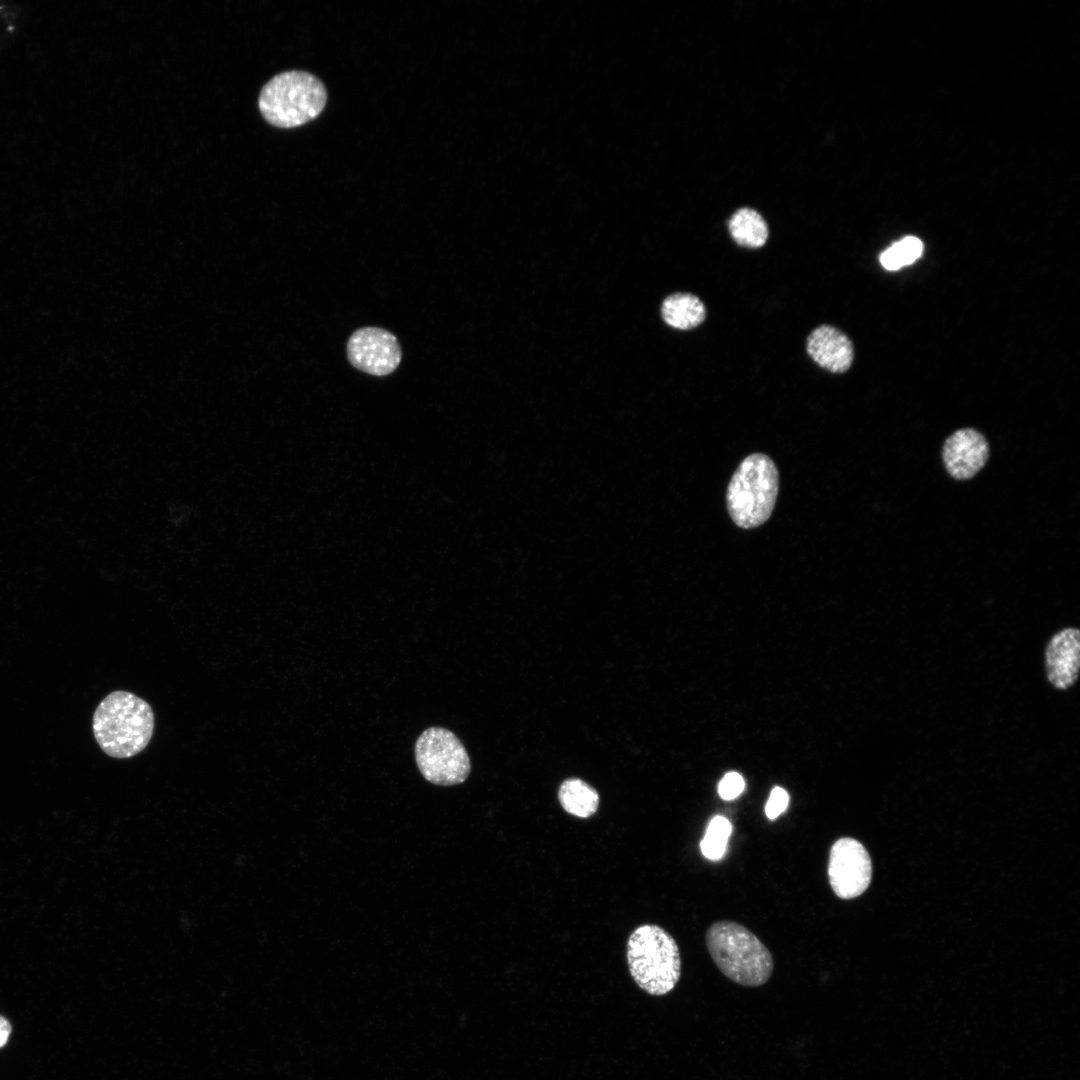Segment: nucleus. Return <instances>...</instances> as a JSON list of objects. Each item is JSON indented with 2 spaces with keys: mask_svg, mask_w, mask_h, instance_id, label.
<instances>
[{
  "mask_svg": "<svg viewBox=\"0 0 1080 1080\" xmlns=\"http://www.w3.org/2000/svg\"><path fill=\"white\" fill-rule=\"evenodd\" d=\"M558 799L567 813L579 818H589L594 815L600 801L598 792L579 778L563 781L558 791Z\"/></svg>",
  "mask_w": 1080,
  "mask_h": 1080,
  "instance_id": "13",
  "label": "nucleus"
},
{
  "mask_svg": "<svg viewBox=\"0 0 1080 1080\" xmlns=\"http://www.w3.org/2000/svg\"><path fill=\"white\" fill-rule=\"evenodd\" d=\"M1045 670L1049 683L1057 690L1071 688L1080 667V631L1066 627L1056 632L1045 648Z\"/></svg>",
  "mask_w": 1080,
  "mask_h": 1080,
  "instance_id": "10",
  "label": "nucleus"
},
{
  "mask_svg": "<svg viewBox=\"0 0 1080 1080\" xmlns=\"http://www.w3.org/2000/svg\"><path fill=\"white\" fill-rule=\"evenodd\" d=\"M663 320L671 327L688 330L699 326L706 318L704 303L690 293H674L661 306Z\"/></svg>",
  "mask_w": 1080,
  "mask_h": 1080,
  "instance_id": "12",
  "label": "nucleus"
},
{
  "mask_svg": "<svg viewBox=\"0 0 1080 1080\" xmlns=\"http://www.w3.org/2000/svg\"><path fill=\"white\" fill-rule=\"evenodd\" d=\"M350 364L359 371L373 376H386L399 366L402 350L396 336L380 327H362L355 330L346 346Z\"/></svg>",
  "mask_w": 1080,
  "mask_h": 1080,
  "instance_id": "8",
  "label": "nucleus"
},
{
  "mask_svg": "<svg viewBox=\"0 0 1080 1080\" xmlns=\"http://www.w3.org/2000/svg\"><path fill=\"white\" fill-rule=\"evenodd\" d=\"M626 954L632 978L648 994L663 996L677 985L681 976L679 947L662 927H637L628 938Z\"/></svg>",
  "mask_w": 1080,
  "mask_h": 1080,
  "instance_id": "5",
  "label": "nucleus"
},
{
  "mask_svg": "<svg viewBox=\"0 0 1080 1080\" xmlns=\"http://www.w3.org/2000/svg\"><path fill=\"white\" fill-rule=\"evenodd\" d=\"M829 884L843 900L863 894L872 879V861L864 845L852 837H841L831 846L827 866Z\"/></svg>",
  "mask_w": 1080,
  "mask_h": 1080,
  "instance_id": "7",
  "label": "nucleus"
},
{
  "mask_svg": "<svg viewBox=\"0 0 1080 1080\" xmlns=\"http://www.w3.org/2000/svg\"><path fill=\"white\" fill-rule=\"evenodd\" d=\"M709 955L719 971L744 987H760L771 978L774 960L763 942L744 925L717 921L705 933Z\"/></svg>",
  "mask_w": 1080,
  "mask_h": 1080,
  "instance_id": "2",
  "label": "nucleus"
},
{
  "mask_svg": "<svg viewBox=\"0 0 1080 1080\" xmlns=\"http://www.w3.org/2000/svg\"><path fill=\"white\" fill-rule=\"evenodd\" d=\"M989 444L978 430L962 428L944 442L942 459L949 475L956 480L973 478L986 464Z\"/></svg>",
  "mask_w": 1080,
  "mask_h": 1080,
  "instance_id": "9",
  "label": "nucleus"
},
{
  "mask_svg": "<svg viewBox=\"0 0 1080 1080\" xmlns=\"http://www.w3.org/2000/svg\"><path fill=\"white\" fill-rule=\"evenodd\" d=\"M732 832L730 821L721 815H716L709 822L705 836L700 842L702 854L710 860H720L727 848L728 839Z\"/></svg>",
  "mask_w": 1080,
  "mask_h": 1080,
  "instance_id": "15",
  "label": "nucleus"
},
{
  "mask_svg": "<svg viewBox=\"0 0 1080 1080\" xmlns=\"http://www.w3.org/2000/svg\"><path fill=\"white\" fill-rule=\"evenodd\" d=\"M10 1033L11 1025L9 1021L3 1016H0V1048L7 1043Z\"/></svg>",
  "mask_w": 1080,
  "mask_h": 1080,
  "instance_id": "19",
  "label": "nucleus"
},
{
  "mask_svg": "<svg viewBox=\"0 0 1080 1080\" xmlns=\"http://www.w3.org/2000/svg\"><path fill=\"white\" fill-rule=\"evenodd\" d=\"M923 243L914 236H907L883 251L879 257L887 270H898L915 262L922 254Z\"/></svg>",
  "mask_w": 1080,
  "mask_h": 1080,
  "instance_id": "16",
  "label": "nucleus"
},
{
  "mask_svg": "<svg viewBox=\"0 0 1080 1080\" xmlns=\"http://www.w3.org/2000/svg\"><path fill=\"white\" fill-rule=\"evenodd\" d=\"M92 729L96 742L106 755L130 758L149 744L154 732V713L144 699L128 691L116 690L98 704Z\"/></svg>",
  "mask_w": 1080,
  "mask_h": 1080,
  "instance_id": "1",
  "label": "nucleus"
},
{
  "mask_svg": "<svg viewBox=\"0 0 1080 1080\" xmlns=\"http://www.w3.org/2000/svg\"><path fill=\"white\" fill-rule=\"evenodd\" d=\"M326 101V88L316 76L289 70L276 74L263 85L258 107L270 124L293 128L315 119Z\"/></svg>",
  "mask_w": 1080,
  "mask_h": 1080,
  "instance_id": "4",
  "label": "nucleus"
},
{
  "mask_svg": "<svg viewBox=\"0 0 1080 1080\" xmlns=\"http://www.w3.org/2000/svg\"><path fill=\"white\" fill-rule=\"evenodd\" d=\"M415 759L423 777L440 786L464 782L471 770L462 742L443 727H430L422 732L415 743Z\"/></svg>",
  "mask_w": 1080,
  "mask_h": 1080,
  "instance_id": "6",
  "label": "nucleus"
},
{
  "mask_svg": "<svg viewBox=\"0 0 1080 1080\" xmlns=\"http://www.w3.org/2000/svg\"><path fill=\"white\" fill-rule=\"evenodd\" d=\"M789 802V796L787 792L781 787H775L770 794V797L765 806V813L768 819L774 820L781 813H783Z\"/></svg>",
  "mask_w": 1080,
  "mask_h": 1080,
  "instance_id": "18",
  "label": "nucleus"
},
{
  "mask_svg": "<svg viewBox=\"0 0 1080 1080\" xmlns=\"http://www.w3.org/2000/svg\"><path fill=\"white\" fill-rule=\"evenodd\" d=\"M778 490L779 473L773 460L763 453L748 455L734 471L726 492L732 521L743 529L764 524L774 510Z\"/></svg>",
  "mask_w": 1080,
  "mask_h": 1080,
  "instance_id": "3",
  "label": "nucleus"
},
{
  "mask_svg": "<svg viewBox=\"0 0 1080 1080\" xmlns=\"http://www.w3.org/2000/svg\"><path fill=\"white\" fill-rule=\"evenodd\" d=\"M806 350L816 364L832 373L846 372L854 360L851 340L831 325L815 328L807 338Z\"/></svg>",
  "mask_w": 1080,
  "mask_h": 1080,
  "instance_id": "11",
  "label": "nucleus"
},
{
  "mask_svg": "<svg viewBox=\"0 0 1080 1080\" xmlns=\"http://www.w3.org/2000/svg\"><path fill=\"white\" fill-rule=\"evenodd\" d=\"M728 229L733 240L746 248L762 247L769 236L766 221L751 208L737 210L728 222Z\"/></svg>",
  "mask_w": 1080,
  "mask_h": 1080,
  "instance_id": "14",
  "label": "nucleus"
},
{
  "mask_svg": "<svg viewBox=\"0 0 1080 1080\" xmlns=\"http://www.w3.org/2000/svg\"><path fill=\"white\" fill-rule=\"evenodd\" d=\"M745 788L743 777L736 773H727L718 785V793L724 800H732L738 797Z\"/></svg>",
  "mask_w": 1080,
  "mask_h": 1080,
  "instance_id": "17",
  "label": "nucleus"
}]
</instances>
